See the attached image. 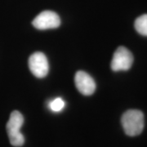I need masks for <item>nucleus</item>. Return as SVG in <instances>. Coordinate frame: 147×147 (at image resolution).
Listing matches in <instances>:
<instances>
[{"label":"nucleus","mask_w":147,"mask_h":147,"mask_svg":"<svg viewBox=\"0 0 147 147\" xmlns=\"http://www.w3.org/2000/svg\"><path fill=\"white\" fill-rule=\"evenodd\" d=\"M133 63V56L125 47L117 48L111 61V69L114 71H125L131 68Z\"/></svg>","instance_id":"nucleus-3"},{"label":"nucleus","mask_w":147,"mask_h":147,"mask_svg":"<svg viewBox=\"0 0 147 147\" xmlns=\"http://www.w3.org/2000/svg\"><path fill=\"white\" fill-rule=\"evenodd\" d=\"M135 29L143 36H147V14H144L137 17L134 23Z\"/></svg>","instance_id":"nucleus-7"},{"label":"nucleus","mask_w":147,"mask_h":147,"mask_svg":"<svg viewBox=\"0 0 147 147\" xmlns=\"http://www.w3.org/2000/svg\"><path fill=\"white\" fill-rule=\"evenodd\" d=\"M65 105V103L63 99H61V97H57L49 103V108L51 109V110H53V112H60L63 110Z\"/></svg>","instance_id":"nucleus-8"},{"label":"nucleus","mask_w":147,"mask_h":147,"mask_svg":"<svg viewBox=\"0 0 147 147\" xmlns=\"http://www.w3.org/2000/svg\"><path fill=\"white\" fill-rule=\"evenodd\" d=\"M24 123V117L19 111L15 110L11 114L7 123V136L11 146L19 147L24 145L25 137L21 132V128Z\"/></svg>","instance_id":"nucleus-2"},{"label":"nucleus","mask_w":147,"mask_h":147,"mask_svg":"<svg viewBox=\"0 0 147 147\" xmlns=\"http://www.w3.org/2000/svg\"><path fill=\"white\" fill-rule=\"evenodd\" d=\"M121 123L124 132L127 136H138L142 133L144 129V115L141 110H127L121 118Z\"/></svg>","instance_id":"nucleus-1"},{"label":"nucleus","mask_w":147,"mask_h":147,"mask_svg":"<svg viewBox=\"0 0 147 147\" xmlns=\"http://www.w3.org/2000/svg\"><path fill=\"white\" fill-rule=\"evenodd\" d=\"M29 68L31 73L39 79L47 76L49 70V65L46 56L42 53H34L29 58Z\"/></svg>","instance_id":"nucleus-4"},{"label":"nucleus","mask_w":147,"mask_h":147,"mask_svg":"<svg viewBox=\"0 0 147 147\" xmlns=\"http://www.w3.org/2000/svg\"><path fill=\"white\" fill-rule=\"evenodd\" d=\"M33 26L38 30H49L60 26L61 19L53 11H43L34 19Z\"/></svg>","instance_id":"nucleus-5"},{"label":"nucleus","mask_w":147,"mask_h":147,"mask_svg":"<svg viewBox=\"0 0 147 147\" xmlns=\"http://www.w3.org/2000/svg\"><path fill=\"white\" fill-rule=\"evenodd\" d=\"M74 83L80 93L85 96L93 94L96 90V83L89 74L84 71H78L74 76Z\"/></svg>","instance_id":"nucleus-6"}]
</instances>
